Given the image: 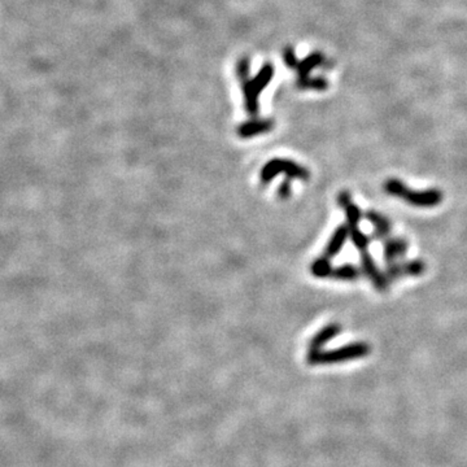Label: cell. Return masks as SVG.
I'll return each mask as SVG.
<instances>
[{
  "instance_id": "1",
  "label": "cell",
  "mask_w": 467,
  "mask_h": 467,
  "mask_svg": "<svg viewBox=\"0 0 467 467\" xmlns=\"http://www.w3.org/2000/svg\"><path fill=\"white\" fill-rule=\"evenodd\" d=\"M384 190L388 195L396 196L406 201L408 204L420 208H432L443 201V192L440 190L413 191L405 186L400 179L391 178L384 184Z\"/></svg>"
},
{
  "instance_id": "2",
  "label": "cell",
  "mask_w": 467,
  "mask_h": 467,
  "mask_svg": "<svg viewBox=\"0 0 467 467\" xmlns=\"http://www.w3.org/2000/svg\"><path fill=\"white\" fill-rule=\"evenodd\" d=\"M369 353H370V345L364 341H358L333 350L309 352L308 362L310 365L339 364L369 356Z\"/></svg>"
},
{
  "instance_id": "3",
  "label": "cell",
  "mask_w": 467,
  "mask_h": 467,
  "mask_svg": "<svg viewBox=\"0 0 467 467\" xmlns=\"http://www.w3.org/2000/svg\"><path fill=\"white\" fill-rule=\"evenodd\" d=\"M285 173L288 179L308 181L309 172L299 164L290 160L276 159L268 162L261 170V181L264 184L273 181L278 175Z\"/></svg>"
},
{
  "instance_id": "4",
  "label": "cell",
  "mask_w": 467,
  "mask_h": 467,
  "mask_svg": "<svg viewBox=\"0 0 467 467\" xmlns=\"http://www.w3.org/2000/svg\"><path fill=\"white\" fill-rule=\"evenodd\" d=\"M361 266H362V273L372 280L375 288L380 292H384L388 288L389 282L384 276V273H382L379 268L377 266L372 254H369L367 251L361 252Z\"/></svg>"
},
{
  "instance_id": "5",
  "label": "cell",
  "mask_w": 467,
  "mask_h": 467,
  "mask_svg": "<svg viewBox=\"0 0 467 467\" xmlns=\"http://www.w3.org/2000/svg\"><path fill=\"white\" fill-rule=\"evenodd\" d=\"M409 244L404 238H388L383 243V259L389 264L396 262L408 252Z\"/></svg>"
},
{
  "instance_id": "6",
  "label": "cell",
  "mask_w": 467,
  "mask_h": 467,
  "mask_svg": "<svg viewBox=\"0 0 467 467\" xmlns=\"http://www.w3.org/2000/svg\"><path fill=\"white\" fill-rule=\"evenodd\" d=\"M341 327L338 324H331L324 327L321 331H318L314 338L310 341L309 344V352H314V350H322V347H325L326 343L333 341V338H336L341 333Z\"/></svg>"
},
{
  "instance_id": "7",
  "label": "cell",
  "mask_w": 467,
  "mask_h": 467,
  "mask_svg": "<svg viewBox=\"0 0 467 467\" xmlns=\"http://www.w3.org/2000/svg\"><path fill=\"white\" fill-rule=\"evenodd\" d=\"M366 220L372 222V225L375 229L374 234H372V238L375 240H386V239L389 238L392 225H391V222H389L387 217L377 213V212H367Z\"/></svg>"
},
{
  "instance_id": "8",
  "label": "cell",
  "mask_w": 467,
  "mask_h": 467,
  "mask_svg": "<svg viewBox=\"0 0 467 467\" xmlns=\"http://www.w3.org/2000/svg\"><path fill=\"white\" fill-rule=\"evenodd\" d=\"M349 238V227L348 226H339L338 229L335 230L333 237L330 239V242L327 243L326 247L325 256L329 259H333L335 256L341 254L343 247L345 244L347 239Z\"/></svg>"
},
{
  "instance_id": "9",
  "label": "cell",
  "mask_w": 467,
  "mask_h": 467,
  "mask_svg": "<svg viewBox=\"0 0 467 467\" xmlns=\"http://www.w3.org/2000/svg\"><path fill=\"white\" fill-rule=\"evenodd\" d=\"M361 274H362V270L357 268L356 265L345 264L338 268H333L331 278L338 279V280H344V282H355L361 277Z\"/></svg>"
},
{
  "instance_id": "10",
  "label": "cell",
  "mask_w": 467,
  "mask_h": 467,
  "mask_svg": "<svg viewBox=\"0 0 467 467\" xmlns=\"http://www.w3.org/2000/svg\"><path fill=\"white\" fill-rule=\"evenodd\" d=\"M333 266H331V262H330V259L329 257H319L316 261L312 264L310 266V271L314 277L317 278H327L331 277V273H333Z\"/></svg>"
},
{
  "instance_id": "11",
  "label": "cell",
  "mask_w": 467,
  "mask_h": 467,
  "mask_svg": "<svg viewBox=\"0 0 467 467\" xmlns=\"http://www.w3.org/2000/svg\"><path fill=\"white\" fill-rule=\"evenodd\" d=\"M349 238L353 242V244L360 252L367 251V248L372 243V238L358 229V226L357 227H349Z\"/></svg>"
},
{
  "instance_id": "12",
  "label": "cell",
  "mask_w": 467,
  "mask_h": 467,
  "mask_svg": "<svg viewBox=\"0 0 467 467\" xmlns=\"http://www.w3.org/2000/svg\"><path fill=\"white\" fill-rule=\"evenodd\" d=\"M400 266H401L403 277H418V276H422L426 270V264L422 260L401 262Z\"/></svg>"
},
{
  "instance_id": "13",
  "label": "cell",
  "mask_w": 467,
  "mask_h": 467,
  "mask_svg": "<svg viewBox=\"0 0 467 467\" xmlns=\"http://www.w3.org/2000/svg\"><path fill=\"white\" fill-rule=\"evenodd\" d=\"M341 209H344L345 215H347V226L348 227H357L360 221L362 220V213H361L360 208L353 201H350L348 204L343 206Z\"/></svg>"
},
{
  "instance_id": "14",
  "label": "cell",
  "mask_w": 467,
  "mask_h": 467,
  "mask_svg": "<svg viewBox=\"0 0 467 467\" xmlns=\"http://www.w3.org/2000/svg\"><path fill=\"white\" fill-rule=\"evenodd\" d=\"M270 129L269 122H254V124H246L244 126L240 127L239 133L242 136H254L256 134H260L264 131H268Z\"/></svg>"
},
{
  "instance_id": "15",
  "label": "cell",
  "mask_w": 467,
  "mask_h": 467,
  "mask_svg": "<svg viewBox=\"0 0 467 467\" xmlns=\"http://www.w3.org/2000/svg\"><path fill=\"white\" fill-rule=\"evenodd\" d=\"M290 195H291V184H290V179H287L282 183V186L279 189V196L282 199H287Z\"/></svg>"
}]
</instances>
